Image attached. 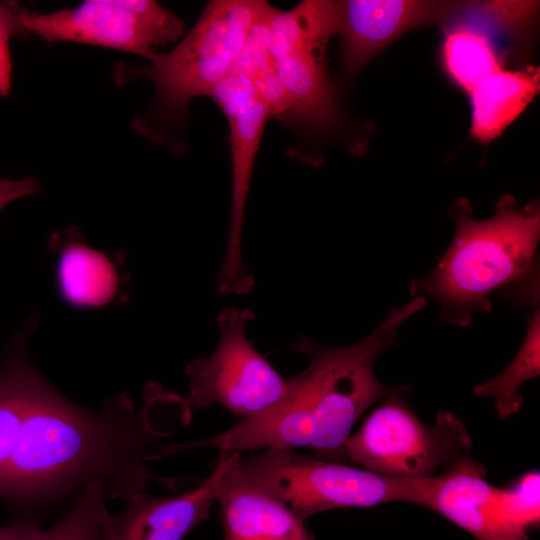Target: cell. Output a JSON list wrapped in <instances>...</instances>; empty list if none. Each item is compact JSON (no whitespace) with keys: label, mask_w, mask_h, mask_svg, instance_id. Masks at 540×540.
Wrapping results in <instances>:
<instances>
[{"label":"cell","mask_w":540,"mask_h":540,"mask_svg":"<svg viewBox=\"0 0 540 540\" xmlns=\"http://www.w3.org/2000/svg\"><path fill=\"white\" fill-rule=\"evenodd\" d=\"M59 282L64 297L82 306H99L116 290V273L100 252L84 245L67 246L59 260Z\"/></svg>","instance_id":"17"},{"label":"cell","mask_w":540,"mask_h":540,"mask_svg":"<svg viewBox=\"0 0 540 540\" xmlns=\"http://www.w3.org/2000/svg\"><path fill=\"white\" fill-rule=\"evenodd\" d=\"M540 89L539 69L501 70L480 82L470 93V134L489 143L526 109Z\"/></svg>","instance_id":"14"},{"label":"cell","mask_w":540,"mask_h":540,"mask_svg":"<svg viewBox=\"0 0 540 540\" xmlns=\"http://www.w3.org/2000/svg\"><path fill=\"white\" fill-rule=\"evenodd\" d=\"M21 6L12 1H0V97L12 89L13 63L10 42L14 37L28 36L20 22Z\"/></svg>","instance_id":"21"},{"label":"cell","mask_w":540,"mask_h":540,"mask_svg":"<svg viewBox=\"0 0 540 540\" xmlns=\"http://www.w3.org/2000/svg\"><path fill=\"white\" fill-rule=\"evenodd\" d=\"M107 499L102 485H92L51 527L42 528L34 515L17 514L0 525V540H102L101 520Z\"/></svg>","instance_id":"15"},{"label":"cell","mask_w":540,"mask_h":540,"mask_svg":"<svg viewBox=\"0 0 540 540\" xmlns=\"http://www.w3.org/2000/svg\"><path fill=\"white\" fill-rule=\"evenodd\" d=\"M499 500L508 520L528 532L540 521V473L531 470L506 488H499Z\"/></svg>","instance_id":"20"},{"label":"cell","mask_w":540,"mask_h":540,"mask_svg":"<svg viewBox=\"0 0 540 540\" xmlns=\"http://www.w3.org/2000/svg\"><path fill=\"white\" fill-rule=\"evenodd\" d=\"M33 369L21 339L12 342L0 358V474L12 452Z\"/></svg>","instance_id":"19"},{"label":"cell","mask_w":540,"mask_h":540,"mask_svg":"<svg viewBox=\"0 0 540 540\" xmlns=\"http://www.w3.org/2000/svg\"><path fill=\"white\" fill-rule=\"evenodd\" d=\"M416 296L390 310L364 339L346 346H327L306 335L291 347L308 357L306 368L287 379L283 399L257 416L240 419L207 439L167 446V453L212 447L238 452L269 448H308L316 457L344 463V445L363 413L399 387L383 384L374 372L377 357L398 343L400 326L426 305Z\"/></svg>","instance_id":"1"},{"label":"cell","mask_w":540,"mask_h":540,"mask_svg":"<svg viewBox=\"0 0 540 540\" xmlns=\"http://www.w3.org/2000/svg\"><path fill=\"white\" fill-rule=\"evenodd\" d=\"M243 474L298 516L333 509L369 508L403 502L427 508L435 477L404 480L372 473L341 462L269 448L242 457Z\"/></svg>","instance_id":"4"},{"label":"cell","mask_w":540,"mask_h":540,"mask_svg":"<svg viewBox=\"0 0 540 540\" xmlns=\"http://www.w3.org/2000/svg\"><path fill=\"white\" fill-rule=\"evenodd\" d=\"M441 49L444 69L450 79L468 94L484 79L503 70L491 37L463 21L445 28Z\"/></svg>","instance_id":"16"},{"label":"cell","mask_w":540,"mask_h":540,"mask_svg":"<svg viewBox=\"0 0 540 540\" xmlns=\"http://www.w3.org/2000/svg\"><path fill=\"white\" fill-rule=\"evenodd\" d=\"M40 190L37 180L31 177L0 179V212L10 203L32 196Z\"/></svg>","instance_id":"22"},{"label":"cell","mask_w":540,"mask_h":540,"mask_svg":"<svg viewBox=\"0 0 540 540\" xmlns=\"http://www.w3.org/2000/svg\"><path fill=\"white\" fill-rule=\"evenodd\" d=\"M240 455L221 451L214 467L225 540H314L303 518L243 474Z\"/></svg>","instance_id":"11"},{"label":"cell","mask_w":540,"mask_h":540,"mask_svg":"<svg viewBox=\"0 0 540 540\" xmlns=\"http://www.w3.org/2000/svg\"><path fill=\"white\" fill-rule=\"evenodd\" d=\"M20 22L28 36L42 41L99 46L148 61L165 46L131 0H85L76 7L46 13L22 7Z\"/></svg>","instance_id":"9"},{"label":"cell","mask_w":540,"mask_h":540,"mask_svg":"<svg viewBox=\"0 0 540 540\" xmlns=\"http://www.w3.org/2000/svg\"><path fill=\"white\" fill-rule=\"evenodd\" d=\"M455 234L446 252L424 277L410 284L411 294L432 297L439 317L466 327L479 313L490 312L491 295L515 289L521 303L538 301L537 247L540 211L537 203L519 207L510 195L502 196L495 213L475 219L468 200L460 198L450 208Z\"/></svg>","instance_id":"2"},{"label":"cell","mask_w":540,"mask_h":540,"mask_svg":"<svg viewBox=\"0 0 540 540\" xmlns=\"http://www.w3.org/2000/svg\"><path fill=\"white\" fill-rule=\"evenodd\" d=\"M427 509L477 540H529L528 532L508 520L499 488L488 482L486 469L470 453L435 477Z\"/></svg>","instance_id":"12"},{"label":"cell","mask_w":540,"mask_h":540,"mask_svg":"<svg viewBox=\"0 0 540 540\" xmlns=\"http://www.w3.org/2000/svg\"><path fill=\"white\" fill-rule=\"evenodd\" d=\"M216 473L195 488L175 496L144 492L126 501L118 514L106 510L101 520L102 540H183L209 517L215 501Z\"/></svg>","instance_id":"13"},{"label":"cell","mask_w":540,"mask_h":540,"mask_svg":"<svg viewBox=\"0 0 540 540\" xmlns=\"http://www.w3.org/2000/svg\"><path fill=\"white\" fill-rule=\"evenodd\" d=\"M470 2L345 0L338 4V34L347 77L356 75L382 49L411 29L461 16Z\"/></svg>","instance_id":"10"},{"label":"cell","mask_w":540,"mask_h":540,"mask_svg":"<svg viewBox=\"0 0 540 540\" xmlns=\"http://www.w3.org/2000/svg\"><path fill=\"white\" fill-rule=\"evenodd\" d=\"M209 97L228 120L232 170L230 227L216 290L222 295H242L255 284L242 257V233L254 162L272 112L255 87L236 75L227 76Z\"/></svg>","instance_id":"7"},{"label":"cell","mask_w":540,"mask_h":540,"mask_svg":"<svg viewBox=\"0 0 540 540\" xmlns=\"http://www.w3.org/2000/svg\"><path fill=\"white\" fill-rule=\"evenodd\" d=\"M401 386L369 413L344 445V459L372 473L396 479H431L448 470L472 448L462 420L439 409L433 424L413 411Z\"/></svg>","instance_id":"5"},{"label":"cell","mask_w":540,"mask_h":540,"mask_svg":"<svg viewBox=\"0 0 540 540\" xmlns=\"http://www.w3.org/2000/svg\"><path fill=\"white\" fill-rule=\"evenodd\" d=\"M274 7L261 0H212L190 32L147 65L121 64L117 84L147 79L155 88L150 107L133 120L137 132L171 150L184 148L182 132L190 102L210 96L232 71L255 27Z\"/></svg>","instance_id":"3"},{"label":"cell","mask_w":540,"mask_h":540,"mask_svg":"<svg viewBox=\"0 0 540 540\" xmlns=\"http://www.w3.org/2000/svg\"><path fill=\"white\" fill-rule=\"evenodd\" d=\"M255 319L248 308L225 307L217 316L219 339L207 357L191 361L185 373L189 408L219 404L240 419L273 408L284 397V378L254 347L247 330Z\"/></svg>","instance_id":"6"},{"label":"cell","mask_w":540,"mask_h":540,"mask_svg":"<svg viewBox=\"0 0 540 540\" xmlns=\"http://www.w3.org/2000/svg\"><path fill=\"white\" fill-rule=\"evenodd\" d=\"M330 33L316 20L285 13L267 30V50L284 91V122L293 128H323L338 118L335 91L324 62Z\"/></svg>","instance_id":"8"},{"label":"cell","mask_w":540,"mask_h":540,"mask_svg":"<svg viewBox=\"0 0 540 540\" xmlns=\"http://www.w3.org/2000/svg\"><path fill=\"white\" fill-rule=\"evenodd\" d=\"M528 326L524 341L512 362L499 374L478 384L474 394L493 400L498 416L507 419L521 408L522 385L540 373V314L535 309L527 318Z\"/></svg>","instance_id":"18"}]
</instances>
